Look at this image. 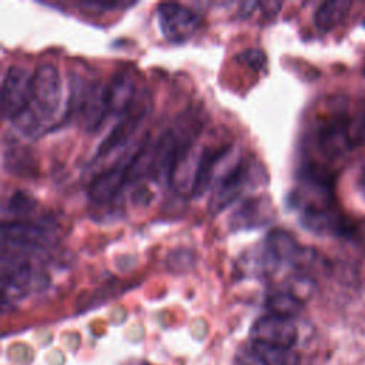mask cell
Returning <instances> with one entry per match:
<instances>
[{
	"label": "cell",
	"instance_id": "cell-1",
	"mask_svg": "<svg viewBox=\"0 0 365 365\" xmlns=\"http://www.w3.org/2000/svg\"><path fill=\"white\" fill-rule=\"evenodd\" d=\"M262 177H265V171L259 163L248 157H238L217 177L208 200L210 214L217 215L224 211L237 201L245 190L262 184Z\"/></svg>",
	"mask_w": 365,
	"mask_h": 365
},
{
	"label": "cell",
	"instance_id": "cell-2",
	"mask_svg": "<svg viewBox=\"0 0 365 365\" xmlns=\"http://www.w3.org/2000/svg\"><path fill=\"white\" fill-rule=\"evenodd\" d=\"M61 78L53 64H40L33 71V96L27 107L44 125L57 113L61 103Z\"/></svg>",
	"mask_w": 365,
	"mask_h": 365
},
{
	"label": "cell",
	"instance_id": "cell-3",
	"mask_svg": "<svg viewBox=\"0 0 365 365\" xmlns=\"http://www.w3.org/2000/svg\"><path fill=\"white\" fill-rule=\"evenodd\" d=\"M53 237L46 224L11 220L1 224V251L26 254L50 247Z\"/></svg>",
	"mask_w": 365,
	"mask_h": 365
},
{
	"label": "cell",
	"instance_id": "cell-4",
	"mask_svg": "<svg viewBox=\"0 0 365 365\" xmlns=\"http://www.w3.org/2000/svg\"><path fill=\"white\" fill-rule=\"evenodd\" d=\"M33 73L24 67L10 66L1 83V114L7 120L19 117L31 103Z\"/></svg>",
	"mask_w": 365,
	"mask_h": 365
},
{
	"label": "cell",
	"instance_id": "cell-5",
	"mask_svg": "<svg viewBox=\"0 0 365 365\" xmlns=\"http://www.w3.org/2000/svg\"><path fill=\"white\" fill-rule=\"evenodd\" d=\"M157 16L163 36L177 44L191 38L201 26V17L180 3H160Z\"/></svg>",
	"mask_w": 365,
	"mask_h": 365
},
{
	"label": "cell",
	"instance_id": "cell-6",
	"mask_svg": "<svg viewBox=\"0 0 365 365\" xmlns=\"http://www.w3.org/2000/svg\"><path fill=\"white\" fill-rule=\"evenodd\" d=\"M355 141L349 131V121L345 117L344 104H339L317 131V145L321 154L329 160L338 158L354 147Z\"/></svg>",
	"mask_w": 365,
	"mask_h": 365
},
{
	"label": "cell",
	"instance_id": "cell-7",
	"mask_svg": "<svg viewBox=\"0 0 365 365\" xmlns=\"http://www.w3.org/2000/svg\"><path fill=\"white\" fill-rule=\"evenodd\" d=\"M36 272L23 254L1 251V294L3 305L23 297L33 288Z\"/></svg>",
	"mask_w": 365,
	"mask_h": 365
},
{
	"label": "cell",
	"instance_id": "cell-8",
	"mask_svg": "<svg viewBox=\"0 0 365 365\" xmlns=\"http://www.w3.org/2000/svg\"><path fill=\"white\" fill-rule=\"evenodd\" d=\"M71 107H74L81 123L88 131H94L103 123L107 111L104 98V84L98 81H88L87 84H78V87L71 86Z\"/></svg>",
	"mask_w": 365,
	"mask_h": 365
},
{
	"label": "cell",
	"instance_id": "cell-9",
	"mask_svg": "<svg viewBox=\"0 0 365 365\" xmlns=\"http://www.w3.org/2000/svg\"><path fill=\"white\" fill-rule=\"evenodd\" d=\"M141 143H138L130 153H127L123 158L117 160L114 165L110 168L100 171L96 174L88 187H87V195L94 204H106L111 201L124 187L127 182V167L138 150Z\"/></svg>",
	"mask_w": 365,
	"mask_h": 365
},
{
	"label": "cell",
	"instance_id": "cell-10",
	"mask_svg": "<svg viewBox=\"0 0 365 365\" xmlns=\"http://www.w3.org/2000/svg\"><path fill=\"white\" fill-rule=\"evenodd\" d=\"M297 338L298 331L292 319L272 314L259 317L250 331V341L279 348H292Z\"/></svg>",
	"mask_w": 365,
	"mask_h": 365
},
{
	"label": "cell",
	"instance_id": "cell-11",
	"mask_svg": "<svg viewBox=\"0 0 365 365\" xmlns=\"http://www.w3.org/2000/svg\"><path fill=\"white\" fill-rule=\"evenodd\" d=\"M147 113H148L147 106H143V107L133 106L128 110V113L125 115H123V118L111 128V131L106 135V138L98 144V147L91 158V163L94 164L100 158H106L107 155H110L118 150H124L127 147L130 138L137 131L141 121L145 118Z\"/></svg>",
	"mask_w": 365,
	"mask_h": 365
},
{
	"label": "cell",
	"instance_id": "cell-12",
	"mask_svg": "<svg viewBox=\"0 0 365 365\" xmlns=\"http://www.w3.org/2000/svg\"><path fill=\"white\" fill-rule=\"evenodd\" d=\"M137 97V80L133 71H115L104 84V98L107 111L113 115H125L134 106Z\"/></svg>",
	"mask_w": 365,
	"mask_h": 365
},
{
	"label": "cell",
	"instance_id": "cell-13",
	"mask_svg": "<svg viewBox=\"0 0 365 365\" xmlns=\"http://www.w3.org/2000/svg\"><path fill=\"white\" fill-rule=\"evenodd\" d=\"M274 217L272 204L268 195H251L245 198L231 214L230 228L251 230L259 228L271 222Z\"/></svg>",
	"mask_w": 365,
	"mask_h": 365
},
{
	"label": "cell",
	"instance_id": "cell-14",
	"mask_svg": "<svg viewBox=\"0 0 365 365\" xmlns=\"http://www.w3.org/2000/svg\"><path fill=\"white\" fill-rule=\"evenodd\" d=\"M240 365H299V355L291 348H279L250 341L238 355Z\"/></svg>",
	"mask_w": 365,
	"mask_h": 365
},
{
	"label": "cell",
	"instance_id": "cell-15",
	"mask_svg": "<svg viewBox=\"0 0 365 365\" xmlns=\"http://www.w3.org/2000/svg\"><path fill=\"white\" fill-rule=\"evenodd\" d=\"M231 145H221V147H204L200 153L192 187H191V195L198 198L201 197L211 184H214L215 171H218L222 160L230 154Z\"/></svg>",
	"mask_w": 365,
	"mask_h": 365
},
{
	"label": "cell",
	"instance_id": "cell-16",
	"mask_svg": "<svg viewBox=\"0 0 365 365\" xmlns=\"http://www.w3.org/2000/svg\"><path fill=\"white\" fill-rule=\"evenodd\" d=\"M302 247L298 245L295 238L284 230H272L267 234L264 242V252L269 267L288 262L294 267L301 254Z\"/></svg>",
	"mask_w": 365,
	"mask_h": 365
},
{
	"label": "cell",
	"instance_id": "cell-17",
	"mask_svg": "<svg viewBox=\"0 0 365 365\" xmlns=\"http://www.w3.org/2000/svg\"><path fill=\"white\" fill-rule=\"evenodd\" d=\"M3 165L9 173L20 177H34L37 173L33 153L17 141H10L9 145H4Z\"/></svg>",
	"mask_w": 365,
	"mask_h": 365
},
{
	"label": "cell",
	"instance_id": "cell-18",
	"mask_svg": "<svg viewBox=\"0 0 365 365\" xmlns=\"http://www.w3.org/2000/svg\"><path fill=\"white\" fill-rule=\"evenodd\" d=\"M351 1L346 0H331L322 3L314 14V23L317 29L324 33L331 31L345 19Z\"/></svg>",
	"mask_w": 365,
	"mask_h": 365
},
{
	"label": "cell",
	"instance_id": "cell-19",
	"mask_svg": "<svg viewBox=\"0 0 365 365\" xmlns=\"http://www.w3.org/2000/svg\"><path fill=\"white\" fill-rule=\"evenodd\" d=\"M265 305L269 314L292 319L302 311L304 302L289 289H278L267 297Z\"/></svg>",
	"mask_w": 365,
	"mask_h": 365
},
{
	"label": "cell",
	"instance_id": "cell-20",
	"mask_svg": "<svg viewBox=\"0 0 365 365\" xmlns=\"http://www.w3.org/2000/svg\"><path fill=\"white\" fill-rule=\"evenodd\" d=\"M6 208L16 218L26 217L36 208V200L27 191L17 190L10 195V198L6 204Z\"/></svg>",
	"mask_w": 365,
	"mask_h": 365
},
{
	"label": "cell",
	"instance_id": "cell-21",
	"mask_svg": "<svg viewBox=\"0 0 365 365\" xmlns=\"http://www.w3.org/2000/svg\"><path fill=\"white\" fill-rule=\"evenodd\" d=\"M237 60L245 66H248L250 68H252L254 71H259L261 68H264L265 63H267V57L264 54L262 50L251 47V48H245L242 50L238 56Z\"/></svg>",
	"mask_w": 365,
	"mask_h": 365
},
{
	"label": "cell",
	"instance_id": "cell-22",
	"mask_svg": "<svg viewBox=\"0 0 365 365\" xmlns=\"http://www.w3.org/2000/svg\"><path fill=\"white\" fill-rule=\"evenodd\" d=\"M83 11H113L115 9H123V7H127V6H131V4H127V3H123V1H114V3H110V1H81L77 4Z\"/></svg>",
	"mask_w": 365,
	"mask_h": 365
},
{
	"label": "cell",
	"instance_id": "cell-23",
	"mask_svg": "<svg viewBox=\"0 0 365 365\" xmlns=\"http://www.w3.org/2000/svg\"><path fill=\"white\" fill-rule=\"evenodd\" d=\"M358 187H359V192H361V195L365 198V171H364V173H362V175L359 177Z\"/></svg>",
	"mask_w": 365,
	"mask_h": 365
},
{
	"label": "cell",
	"instance_id": "cell-24",
	"mask_svg": "<svg viewBox=\"0 0 365 365\" xmlns=\"http://www.w3.org/2000/svg\"><path fill=\"white\" fill-rule=\"evenodd\" d=\"M359 137L365 138V121H364V124H362V127H361V133H359Z\"/></svg>",
	"mask_w": 365,
	"mask_h": 365
},
{
	"label": "cell",
	"instance_id": "cell-25",
	"mask_svg": "<svg viewBox=\"0 0 365 365\" xmlns=\"http://www.w3.org/2000/svg\"><path fill=\"white\" fill-rule=\"evenodd\" d=\"M362 26H364V27H365V19H364V20H362Z\"/></svg>",
	"mask_w": 365,
	"mask_h": 365
}]
</instances>
